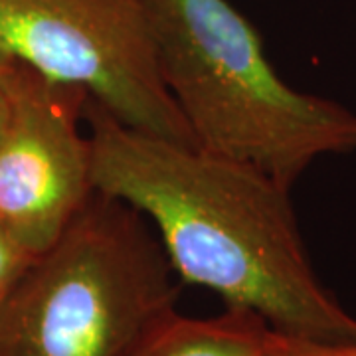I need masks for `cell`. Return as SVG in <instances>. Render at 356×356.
Masks as SVG:
<instances>
[{"instance_id": "cell-1", "label": "cell", "mask_w": 356, "mask_h": 356, "mask_svg": "<svg viewBox=\"0 0 356 356\" xmlns=\"http://www.w3.org/2000/svg\"><path fill=\"white\" fill-rule=\"evenodd\" d=\"M93 188L153 224L180 283L257 313L285 337L356 341V317L318 280L289 186L259 168L127 127L86 105Z\"/></svg>"}, {"instance_id": "cell-2", "label": "cell", "mask_w": 356, "mask_h": 356, "mask_svg": "<svg viewBox=\"0 0 356 356\" xmlns=\"http://www.w3.org/2000/svg\"><path fill=\"white\" fill-rule=\"evenodd\" d=\"M159 64L196 147L281 184L325 154L356 151V111L293 89L228 0H145Z\"/></svg>"}, {"instance_id": "cell-3", "label": "cell", "mask_w": 356, "mask_h": 356, "mask_svg": "<svg viewBox=\"0 0 356 356\" xmlns=\"http://www.w3.org/2000/svg\"><path fill=\"white\" fill-rule=\"evenodd\" d=\"M147 224L95 192L0 303V356H117L175 309L180 280Z\"/></svg>"}, {"instance_id": "cell-4", "label": "cell", "mask_w": 356, "mask_h": 356, "mask_svg": "<svg viewBox=\"0 0 356 356\" xmlns=\"http://www.w3.org/2000/svg\"><path fill=\"white\" fill-rule=\"evenodd\" d=\"M0 46L127 127L196 145L166 88L145 0H0Z\"/></svg>"}, {"instance_id": "cell-5", "label": "cell", "mask_w": 356, "mask_h": 356, "mask_svg": "<svg viewBox=\"0 0 356 356\" xmlns=\"http://www.w3.org/2000/svg\"><path fill=\"white\" fill-rule=\"evenodd\" d=\"M8 121L0 139V220L34 255L60 240L95 194L88 93L14 62L0 79Z\"/></svg>"}, {"instance_id": "cell-6", "label": "cell", "mask_w": 356, "mask_h": 356, "mask_svg": "<svg viewBox=\"0 0 356 356\" xmlns=\"http://www.w3.org/2000/svg\"><path fill=\"white\" fill-rule=\"evenodd\" d=\"M280 332L257 313L226 307L216 317L194 318L168 309L117 356H269Z\"/></svg>"}, {"instance_id": "cell-7", "label": "cell", "mask_w": 356, "mask_h": 356, "mask_svg": "<svg viewBox=\"0 0 356 356\" xmlns=\"http://www.w3.org/2000/svg\"><path fill=\"white\" fill-rule=\"evenodd\" d=\"M38 259L0 220V303L10 295L30 266Z\"/></svg>"}, {"instance_id": "cell-8", "label": "cell", "mask_w": 356, "mask_h": 356, "mask_svg": "<svg viewBox=\"0 0 356 356\" xmlns=\"http://www.w3.org/2000/svg\"><path fill=\"white\" fill-rule=\"evenodd\" d=\"M269 356H356V341L321 343L280 334L277 344Z\"/></svg>"}, {"instance_id": "cell-9", "label": "cell", "mask_w": 356, "mask_h": 356, "mask_svg": "<svg viewBox=\"0 0 356 356\" xmlns=\"http://www.w3.org/2000/svg\"><path fill=\"white\" fill-rule=\"evenodd\" d=\"M6 121H8V95L0 83V139L4 135V129H6Z\"/></svg>"}, {"instance_id": "cell-10", "label": "cell", "mask_w": 356, "mask_h": 356, "mask_svg": "<svg viewBox=\"0 0 356 356\" xmlns=\"http://www.w3.org/2000/svg\"><path fill=\"white\" fill-rule=\"evenodd\" d=\"M14 65V60L4 51V48L0 46V79L10 72V67Z\"/></svg>"}]
</instances>
